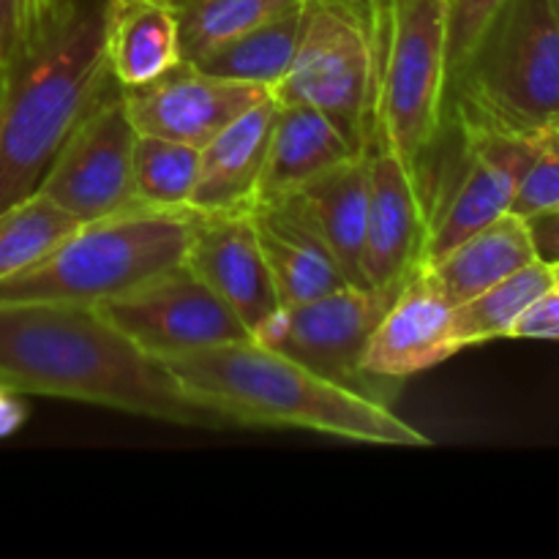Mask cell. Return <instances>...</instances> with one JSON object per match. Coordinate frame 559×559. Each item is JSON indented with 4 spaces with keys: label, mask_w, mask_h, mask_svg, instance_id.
I'll use <instances>...</instances> for the list:
<instances>
[{
    "label": "cell",
    "mask_w": 559,
    "mask_h": 559,
    "mask_svg": "<svg viewBox=\"0 0 559 559\" xmlns=\"http://www.w3.org/2000/svg\"><path fill=\"white\" fill-rule=\"evenodd\" d=\"M0 385L175 426H227L186 396L162 360L87 304H0Z\"/></svg>",
    "instance_id": "cell-1"
},
{
    "label": "cell",
    "mask_w": 559,
    "mask_h": 559,
    "mask_svg": "<svg viewBox=\"0 0 559 559\" xmlns=\"http://www.w3.org/2000/svg\"><path fill=\"white\" fill-rule=\"evenodd\" d=\"M107 11L109 0H52L36 38L0 63V211L38 189L66 140L118 85Z\"/></svg>",
    "instance_id": "cell-2"
},
{
    "label": "cell",
    "mask_w": 559,
    "mask_h": 559,
    "mask_svg": "<svg viewBox=\"0 0 559 559\" xmlns=\"http://www.w3.org/2000/svg\"><path fill=\"white\" fill-rule=\"evenodd\" d=\"M162 364L227 426L300 429L366 445L426 448L429 437L388 404L336 385L257 338L169 355Z\"/></svg>",
    "instance_id": "cell-3"
},
{
    "label": "cell",
    "mask_w": 559,
    "mask_h": 559,
    "mask_svg": "<svg viewBox=\"0 0 559 559\" xmlns=\"http://www.w3.org/2000/svg\"><path fill=\"white\" fill-rule=\"evenodd\" d=\"M194 207L134 205L82 222L52 251L14 276L0 278V304L102 306L186 262Z\"/></svg>",
    "instance_id": "cell-4"
},
{
    "label": "cell",
    "mask_w": 559,
    "mask_h": 559,
    "mask_svg": "<svg viewBox=\"0 0 559 559\" xmlns=\"http://www.w3.org/2000/svg\"><path fill=\"white\" fill-rule=\"evenodd\" d=\"M448 109L538 136L559 112V0H502L451 74Z\"/></svg>",
    "instance_id": "cell-5"
},
{
    "label": "cell",
    "mask_w": 559,
    "mask_h": 559,
    "mask_svg": "<svg viewBox=\"0 0 559 559\" xmlns=\"http://www.w3.org/2000/svg\"><path fill=\"white\" fill-rule=\"evenodd\" d=\"M451 91L448 0L377 3V85L371 118L424 191Z\"/></svg>",
    "instance_id": "cell-6"
},
{
    "label": "cell",
    "mask_w": 559,
    "mask_h": 559,
    "mask_svg": "<svg viewBox=\"0 0 559 559\" xmlns=\"http://www.w3.org/2000/svg\"><path fill=\"white\" fill-rule=\"evenodd\" d=\"M377 3L304 0V31L284 80L271 91L278 104H309L364 147L377 85Z\"/></svg>",
    "instance_id": "cell-7"
},
{
    "label": "cell",
    "mask_w": 559,
    "mask_h": 559,
    "mask_svg": "<svg viewBox=\"0 0 559 559\" xmlns=\"http://www.w3.org/2000/svg\"><path fill=\"white\" fill-rule=\"evenodd\" d=\"M445 123L456 134V156L424 180V265L506 216L519 178L540 151L538 136L511 134L451 109Z\"/></svg>",
    "instance_id": "cell-8"
},
{
    "label": "cell",
    "mask_w": 559,
    "mask_h": 559,
    "mask_svg": "<svg viewBox=\"0 0 559 559\" xmlns=\"http://www.w3.org/2000/svg\"><path fill=\"white\" fill-rule=\"evenodd\" d=\"M404 284V282H402ZM338 287L320 298L278 306L251 338L298 360L314 374L393 407L404 382L366 371L364 355L377 322L396 298L399 287Z\"/></svg>",
    "instance_id": "cell-9"
},
{
    "label": "cell",
    "mask_w": 559,
    "mask_h": 559,
    "mask_svg": "<svg viewBox=\"0 0 559 559\" xmlns=\"http://www.w3.org/2000/svg\"><path fill=\"white\" fill-rule=\"evenodd\" d=\"M134 142L136 129L115 85L66 140L38 191L80 224L142 205L134 189Z\"/></svg>",
    "instance_id": "cell-10"
},
{
    "label": "cell",
    "mask_w": 559,
    "mask_h": 559,
    "mask_svg": "<svg viewBox=\"0 0 559 559\" xmlns=\"http://www.w3.org/2000/svg\"><path fill=\"white\" fill-rule=\"evenodd\" d=\"M98 309L158 360L251 338L246 322L186 262Z\"/></svg>",
    "instance_id": "cell-11"
},
{
    "label": "cell",
    "mask_w": 559,
    "mask_h": 559,
    "mask_svg": "<svg viewBox=\"0 0 559 559\" xmlns=\"http://www.w3.org/2000/svg\"><path fill=\"white\" fill-rule=\"evenodd\" d=\"M120 93L136 134L164 136L194 147L211 142L238 115L271 96L265 87L213 76L189 60H180L151 82L120 87Z\"/></svg>",
    "instance_id": "cell-12"
},
{
    "label": "cell",
    "mask_w": 559,
    "mask_h": 559,
    "mask_svg": "<svg viewBox=\"0 0 559 559\" xmlns=\"http://www.w3.org/2000/svg\"><path fill=\"white\" fill-rule=\"evenodd\" d=\"M364 153L369 164L364 273L369 287H396L424 257V191L374 118L366 129Z\"/></svg>",
    "instance_id": "cell-13"
},
{
    "label": "cell",
    "mask_w": 559,
    "mask_h": 559,
    "mask_svg": "<svg viewBox=\"0 0 559 559\" xmlns=\"http://www.w3.org/2000/svg\"><path fill=\"white\" fill-rule=\"evenodd\" d=\"M186 265L246 322L251 333L282 306L251 213H197Z\"/></svg>",
    "instance_id": "cell-14"
},
{
    "label": "cell",
    "mask_w": 559,
    "mask_h": 559,
    "mask_svg": "<svg viewBox=\"0 0 559 559\" xmlns=\"http://www.w3.org/2000/svg\"><path fill=\"white\" fill-rule=\"evenodd\" d=\"M459 349L453 342V306L420 262L391 300L366 347L369 374L404 382L407 377L445 364Z\"/></svg>",
    "instance_id": "cell-15"
},
{
    "label": "cell",
    "mask_w": 559,
    "mask_h": 559,
    "mask_svg": "<svg viewBox=\"0 0 559 559\" xmlns=\"http://www.w3.org/2000/svg\"><path fill=\"white\" fill-rule=\"evenodd\" d=\"M276 98L265 96L200 147V178L191 207L197 213H246L257 205Z\"/></svg>",
    "instance_id": "cell-16"
},
{
    "label": "cell",
    "mask_w": 559,
    "mask_h": 559,
    "mask_svg": "<svg viewBox=\"0 0 559 559\" xmlns=\"http://www.w3.org/2000/svg\"><path fill=\"white\" fill-rule=\"evenodd\" d=\"M249 213L282 306L347 287L325 240L293 200L257 202Z\"/></svg>",
    "instance_id": "cell-17"
},
{
    "label": "cell",
    "mask_w": 559,
    "mask_h": 559,
    "mask_svg": "<svg viewBox=\"0 0 559 559\" xmlns=\"http://www.w3.org/2000/svg\"><path fill=\"white\" fill-rule=\"evenodd\" d=\"M355 145L325 112L309 104H278L262 167L257 202H276L295 194L325 169L358 156Z\"/></svg>",
    "instance_id": "cell-18"
},
{
    "label": "cell",
    "mask_w": 559,
    "mask_h": 559,
    "mask_svg": "<svg viewBox=\"0 0 559 559\" xmlns=\"http://www.w3.org/2000/svg\"><path fill=\"white\" fill-rule=\"evenodd\" d=\"M284 200H293L298 211L309 218L317 235L325 240L344 278L355 287H369L364 273L366 222H369L366 153L360 151L358 156L325 169Z\"/></svg>",
    "instance_id": "cell-19"
},
{
    "label": "cell",
    "mask_w": 559,
    "mask_h": 559,
    "mask_svg": "<svg viewBox=\"0 0 559 559\" xmlns=\"http://www.w3.org/2000/svg\"><path fill=\"white\" fill-rule=\"evenodd\" d=\"M107 63L120 87L151 82L183 60L169 0H109Z\"/></svg>",
    "instance_id": "cell-20"
},
{
    "label": "cell",
    "mask_w": 559,
    "mask_h": 559,
    "mask_svg": "<svg viewBox=\"0 0 559 559\" xmlns=\"http://www.w3.org/2000/svg\"><path fill=\"white\" fill-rule=\"evenodd\" d=\"M535 260L527 222L506 213L426 267L448 304L462 306Z\"/></svg>",
    "instance_id": "cell-21"
},
{
    "label": "cell",
    "mask_w": 559,
    "mask_h": 559,
    "mask_svg": "<svg viewBox=\"0 0 559 559\" xmlns=\"http://www.w3.org/2000/svg\"><path fill=\"white\" fill-rule=\"evenodd\" d=\"M300 31H304V3L207 49L205 55L189 63L213 76L273 91L293 66Z\"/></svg>",
    "instance_id": "cell-22"
},
{
    "label": "cell",
    "mask_w": 559,
    "mask_h": 559,
    "mask_svg": "<svg viewBox=\"0 0 559 559\" xmlns=\"http://www.w3.org/2000/svg\"><path fill=\"white\" fill-rule=\"evenodd\" d=\"M551 287H555V273L546 262L535 260L497 282L495 287L469 298L467 304L453 306V342L459 353L511 336V328L516 325L519 317Z\"/></svg>",
    "instance_id": "cell-23"
},
{
    "label": "cell",
    "mask_w": 559,
    "mask_h": 559,
    "mask_svg": "<svg viewBox=\"0 0 559 559\" xmlns=\"http://www.w3.org/2000/svg\"><path fill=\"white\" fill-rule=\"evenodd\" d=\"M178 14L180 52L197 60L207 49L295 9L304 0H169Z\"/></svg>",
    "instance_id": "cell-24"
},
{
    "label": "cell",
    "mask_w": 559,
    "mask_h": 559,
    "mask_svg": "<svg viewBox=\"0 0 559 559\" xmlns=\"http://www.w3.org/2000/svg\"><path fill=\"white\" fill-rule=\"evenodd\" d=\"M76 227L80 222L38 189L0 211V278L41 260Z\"/></svg>",
    "instance_id": "cell-25"
},
{
    "label": "cell",
    "mask_w": 559,
    "mask_h": 559,
    "mask_svg": "<svg viewBox=\"0 0 559 559\" xmlns=\"http://www.w3.org/2000/svg\"><path fill=\"white\" fill-rule=\"evenodd\" d=\"M197 178H200V147L164 136L136 134L134 189L142 205L191 207Z\"/></svg>",
    "instance_id": "cell-26"
},
{
    "label": "cell",
    "mask_w": 559,
    "mask_h": 559,
    "mask_svg": "<svg viewBox=\"0 0 559 559\" xmlns=\"http://www.w3.org/2000/svg\"><path fill=\"white\" fill-rule=\"evenodd\" d=\"M551 207H559V156L540 145V151L535 153L533 162L519 178L508 213L530 218L551 211Z\"/></svg>",
    "instance_id": "cell-27"
},
{
    "label": "cell",
    "mask_w": 559,
    "mask_h": 559,
    "mask_svg": "<svg viewBox=\"0 0 559 559\" xmlns=\"http://www.w3.org/2000/svg\"><path fill=\"white\" fill-rule=\"evenodd\" d=\"M52 0H0V63H9L36 38Z\"/></svg>",
    "instance_id": "cell-28"
},
{
    "label": "cell",
    "mask_w": 559,
    "mask_h": 559,
    "mask_svg": "<svg viewBox=\"0 0 559 559\" xmlns=\"http://www.w3.org/2000/svg\"><path fill=\"white\" fill-rule=\"evenodd\" d=\"M502 0H448V25H451V74L467 60L484 27L500 9Z\"/></svg>",
    "instance_id": "cell-29"
},
{
    "label": "cell",
    "mask_w": 559,
    "mask_h": 559,
    "mask_svg": "<svg viewBox=\"0 0 559 559\" xmlns=\"http://www.w3.org/2000/svg\"><path fill=\"white\" fill-rule=\"evenodd\" d=\"M508 338H538V342H559V287L540 295L516 320Z\"/></svg>",
    "instance_id": "cell-30"
},
{
    "label": "cell",
    "mask_w": 559,
    "mask_h": 559,
    "mask_svg": "<svg viewBox=\"0 0 559 559\" xmlns=\"http://www.w3.org/2000/svg\"><path fill=\"white\" fill-rule=\"evenodd\" d=\"M524 222H527L535 257L549 267L559 265V207L524 218Z\"/></svg>",
    "instance_id": "cell-31"
},
{
    "label": "cell",
    "mask_w": 559,
    "mask_h": 559,
    "mask_svg": "<svg viewBox=\"0 0 559 559\" xmlns=\"http://www.w3.org/2000/svg\"><path fill=\"white\" fill-rule=\"evenodd\" d=\"M27 418V407L22 402V393L0 385V440L11 437Z\"/></svg>",
    "instance_id": "cell-32"
},
{
    "label": "cell",
    "mask_w": 559,
    "mask_h": 559,
    "mask_svg": "<svg viewBox=\"0 0 559 559\" xmlns=\"http://www.w3.org/2000/svg\"><path fill=\"white\" fill-rule=\"evenodd\" d=\"M538 140H540V145L549 147V151H555L559 156V112L544 126V129L538 131Z\"/></svg>",
    "instance_id": "cell-33"
},
{
    "label": "cell",
    "mask_w": 559,
    "mask_h": 559,
    "mask_svg": "<svg viewBox=\"0 0 559 559\" xmlns=\"http://www.w3.org/2000/svg\"><path fill=\"white\" fill-rule=\"evenodd\" d=\"M551 273H555V287H559V265L551 267Z\"/></svg>",
    "instance_id": "cell-34"
}]
</instances>
